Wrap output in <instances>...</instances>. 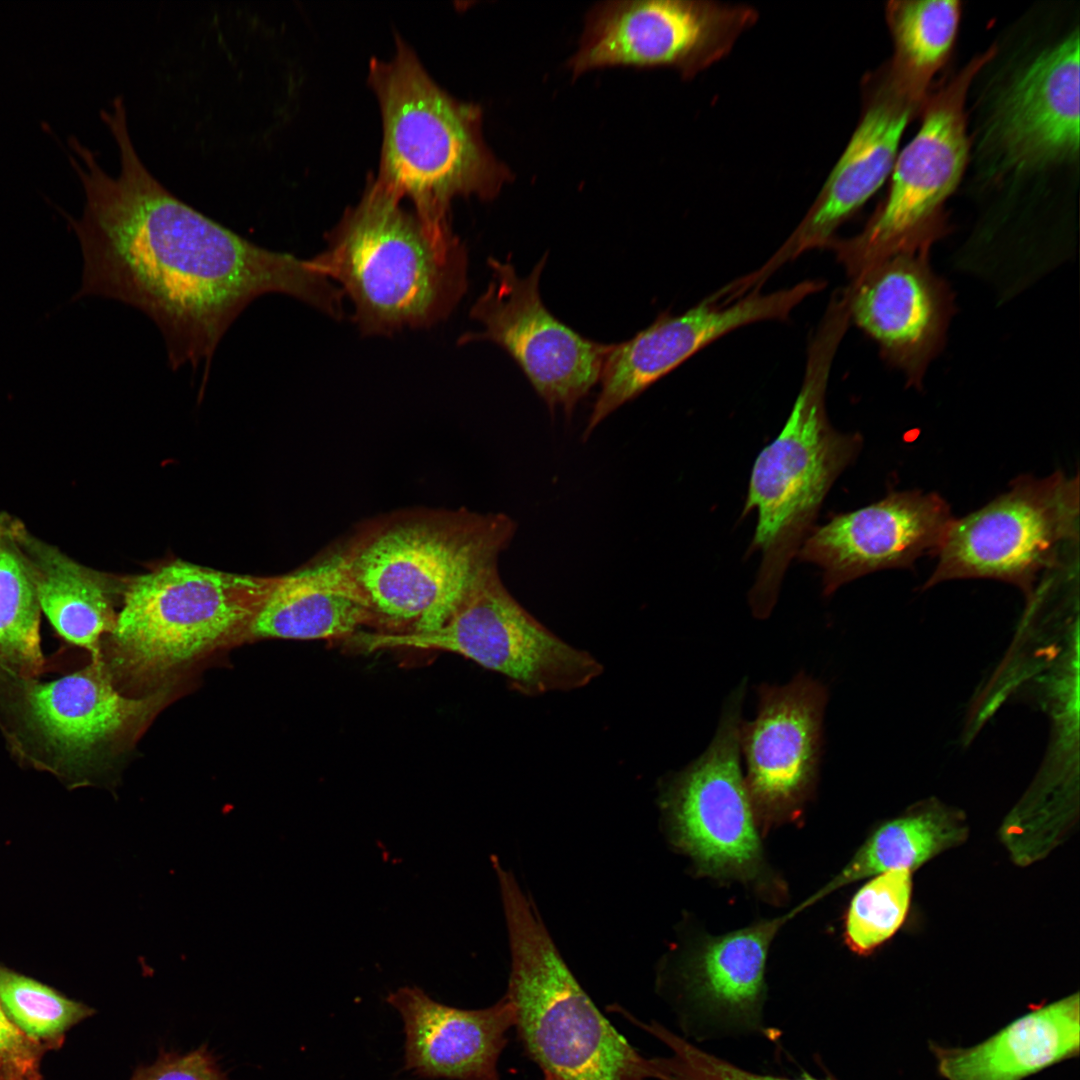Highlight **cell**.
<instances>
[{
  "label": "cell",
  "instance_id": "1",
  "mask_svg": "<svg viewBox=\"0 0 1080 1080\" xmlns=\"http://www.w3.org/2000/svg\"><path fill=\"white\" fill-rule=\"evenodd\" d=\"M101 119L120 155L116 176L74 135L65 152L85 203L80 217L56 207L79 242L83 269L73 301L103 297L133 306L160 330L170 368L202 365L255 299L280 293L339 319L343 294L311 264L261 247L167 190L148 171L116 97Z\"/></svg>",
  "mask_w": 1080,
  "mask_h": 1080
},
{
  "label": "cell",
  "instance_id": "2",
  "mask_svg": "<svg viewBox=\"0 0 1080 1080\" xmlns=\"http://www.w3.org/2000/svg\"><path fill=\"white\" fill-rule=\"evenodd\" d=\"M504 513L407 510L367 523L322 561L378 632L440 626L511 544Z\"/></svg>",
  "mask_w": 1080,
  "mask_h": 1080
},
{
  "label": "cell",
  "instance_id": "3",
  "mask_svg": "<svg viewBox=\"0 0 1080 1080\" xmlns=\"http://www.w3.org/2000/svg\"><path fill=\"white\" fill-rule=\"evenodd\" d=\"M376 179L310 262L353 304L362 334L390 335L446 319L468 287L467 250L429 227Z\"/></svg>",
  "mask_w": 1080,
  "mask_h": 1080
},
{
  "label": "cell",
  "instance_id": "4",
  "mask_svg": "<svg viewBox=\"0 0 1080 1080\" xmlns=\"http://www.w3.org/2000/svg\"><path fill=\"white\" fill-rule=\"evenodd\" d=\"M850 321L846 303L833 298L813 336L804 380L778 436L755 459L742 517L757 513L748 553L761 563L749 592L753 615L767 618L792 558L815 528L822 503L858 456L863 440L829 423L825 395L836 350Z\"/></svg>",
  "mask_w": 1080,
  "mask_h": 1080
},
{
  "label": "cell",
  "instance_id": "5",
  "mask_svg": "<svg viewBox=\"0 0 1080 1080\" xmlns=\"http://www.w3.org/2000/svg\"><path fill=\"white\" fill-rule=\"evenodd\" d=\"M396 44L392 59H373L369 69L383 122L376 180L407 197L429 227L448 232L453 198L492 200L513 174L483 138L481 108L449 95L401 38Z\"/></svg>",
  "mask_w": 1080,
  "mask_h": 1080
},
{
  "label": "cell",
  "instance_id": "6",
  "mask_svg": "<svg viewBox=\"0 0 1080 1080\" xmlns=\"http://www.w3.org/2000/svg\"><path fill=\"white\" fill-rule=\"evenodd\" d=\"M273 581L180 561L140 575L99 655L113 680L160 682L250 634Z\"/></svg>",
  "mask_w": 1080,
  "mask_h": 1080
},
{
  "label": "cell",
  "instance_id": "7",
  "mask_svg": "<svg viewBox=\"0 0 1080 1080\" xmlns=\"http://www.w3.org/2000/svg\"><path fill=\"white\" fill-rule=\"evenodd\" d=\"M498 877L512 954L506 996L527 1055L560 1080H652L650 1059L581 988L513 875Z\"/></svg>",
  "mask_w": 1080,
  "mask_h": 1080
},
{
  "label": "cell",
  "instance_id": "8",
  "mask_svg": "<svg viewBox=\"0 0 1080 1080\" xmlns=\"http://www.w3.org/2000/svg\"><path fill=\"white\" fill-rule=\"evenodd\" d=\"M167 693L122 695L100 655L83 669L50 682L0 677V729L14 757L70 787L135 736Z\"/></svg>",
  "mask_w": 1080,
  "mask_h": 1080
},
{
  "label": "cell",
  "instance_id": "9",
  "mask_svg": "<svg viewBox=\"0 0 1080 1080\" xmlns=\"http://www.w3.org/2000/svg\"><path fill=\"white\" fill-rule=\"evenodd\" d=\"M994 55L992 48L975 57L925 101L921 128L894 163L886 199L861 233L829 245L853 279L898 253L929 250L945 232L944 203L968 159L966 95Z\"/></svg>",
  "mask_w": 1080,
  "mask_h": 1080
},
{
  "label": "cell",
  "instance_id": "10",
  "mask_svg": "<svg viewBox=\"0 0 1080 1080\" xmlns=\"http://www.w3.org/2000/svg\"><path fill=\"white\" fill-rule=\"evenodd\" d=\"M353 640L366 651L414 648L458 654L505 676L529 696L590 683L602 666L589 653L555 636L508 591L498 569L481 578L445 621L425 632H364Z\"/></svg>",
  "mask_w": 1080,
  "mask_h": 1080
},
{
  "label": "cell",
  "instance_id": "11",
  "mask_svg": "<svg viewBox=\"0 0 1080 1080\" xmlns=\"http://www.w3.org/2000/svg\"><path fill=\"white\" fill-rule=\"evenodd\" d=\"M1079 480L1021 476L1010 489L954 519L923 589L955 579H995L1033 597L1041 572L1078 543Z\"/></svg>",
  "mask_w": 1080,
  "mask_h": 1080
},
{
  "label": "cell",
  "instance_id": "12",
  "mask_svg": "<svg viewBox=\"0 0 1080 1080\" xmlns=\"http://www.w3.org/2000/svg\"><path fill=\"white\" fill-rule=\"evenodd\" d=\"M744 4L697 0H619L586 14L573 77L612 67H668L691 79L722 60L757 21Z\"/></svg>",
  "mask_w": 1080,
  "mask_h": 1080
},
{
  "label": "cell",
  "instance_id": "13",
  "mask_svg": "<svg viewBox=\"0 0 1080 1080\" xmlns=\"http://www.w3.org/2000/svg\"><path fill=\"white\" fill-rule=\"evenodd\" d=\"M745 684L729 696L704 753L675 774L663 794L677 845L705 875L761 883L766 864L740 766Z\"/></svg>",
  "mask_w": 1080,
  "mask_h": 1080
},
{
  "label": "cell",
  "instance_id": "14",
  "mask_svg": "<svg viewBox=\"0 0 1080 1080\" xmlns=\"http://www.w3.org/2000/svg\"><path fill=\"white\" fill-rule=\"evenodd\" d=\"M545 254L529 275L519 277L508 257L488 258L492 279L477 298L470 316L480 332L460 343L489 341L504 349L523 371L553 415L560 408L570 418L600 381L614 344L590 340L556 318L543 303L539 283Z\"/></svg>",
  "mask_w": 1080,
  "mask_h": 1080
},
{
  "label": "cell",
  "instance_id": "15",
  "mask_svg": "<svg viewBox=\"0 0 1080 1080\" xmlns=\"http://www.w3.org/2000/svg\"><path fill=\"white\" fill-rule=\"evenodd\" d=\"M758 713L740 726L746 788L757 824L799 818L814 793L823 744L827 690L805 673L784 686L758 688Z\"/></svg>",
  "mask_w": 1080,
  "mask_h": 1080
},
{
  "label": "cell",
  "instance_id": "16",
  "mask_svg": "<svg viewBox=\"0 0 1080 1080\" xmlns=\"http://www.w3.org/2000/svg\"><path fill=\"white\" fill-rule=\"evenodd\" d=\"M823 286L807 280L769 294L754 291L731 302L710 296L680 315L660 314L631 339L613 345L583 440L610 414L714 340L753 322L784 319Z\"/></svg>",
  "mask_w": 1080,
  "mask_h": 1080
},
{
  "label": "cell",
  "instance_id": "17",
  "mask_svg": "<svg viewBox=\"0 0 1080 1080\" xmlns=\"http://www.w3.org/2000/svg\"><path fill=\"white\" fill-rule=\"evenodd\" d=\"M953 520L949 504L937 493L891 492L815 526L797 554L823 570L827 596L869 573L910 568L923 556L938 555Z\"/></svg>",
  "mask_w": 1080,
  "mask_h": 1080
},
{
  "label": "cell",
  "instance_id": "18",
  "mask_svg": "<svg viewBox=\"0 0 1080 1080\" xmlns=\"http://www.w3.org/2000/svg\"><path fill=\"white\" fill-rule=\"evenodd\" d=\"M928 249L901 252L871 267L844 291L850 320L883 356L918 385L943 344L948 290L928 264Z\"/></svg>",
  "mask_w": 1080,
  "mask_h": 1080
},
{
  "label": "cell",
  "instance_id": "19",
  "mask_svg": "<svg viewBox=\"0 0 1080 1080\" xmlns=\"http://www.w3.org/2000/svg\"><path fill=\"white\" fill-rule=\"evenodd\" d=\"M864 88L862 117L846 149L798 227L754 272L759 282L799 254L829 246L835 230L878 190L893 169L902 132L919 106L895 89L884 69L867 78Z\"/></svg>",
  "mask_w": 1080,
  "mask_h": 1080
},
{
  "label": "cell",
  "instance_id": "20",
  "mask_svg": "<svg viewBox=\"0 0 1080 1080\" xmlns=\"http://www.w3.org/2000/svg\"><path fill=\"white\" fill-rule=\"evenodd\" d=\"M990 138L1003 165L1026 172L1079 151V33L1037 56L998 104Z\"/></svg>",
  "mask_w": 1080,
  "mask_h": 1080
},
{
  "label": "cell",
  "instance_id": "21",
  "mask_svg": "<svg viewBox=\"0 0 1080 1080\" xmlns=\"http://www.w3.org/2000/svg\"><path fill=\"white\" fill-rule=\"evenodd\" d=\"M386 1002L404 1023V1070L424 1079L500 1080L498 1060L515 1023L506 995L490 1007L469 1010L403 986Z\"/></svg>",
  "mask_w": 1080,
  "mask_h": 1080
},
{
  "label": "cell",
  "instance_id": "22",
  "mask_svg": "<svg viewBox=\"0 0 1080 1080\" xmlns=\"http://www.w3.org/2000/svg\"><path fill=\"white\" fill-rule=\"evenodd\" d=\"M798 911L721 936L708 937L688 957L682 981L690 1003L721 1025L758 1028L765 996V966L770 944Z\"/></svg>",
  "mask_w": 1080,
  "mask_h": 1080
},
{
  "label": "cell",
  "instance_id": "23",
  "mask_svg": "<svg viewBox=\"0 0 1080 1080\" xmlns=\"http://www.w3.org/2000/svg\"><path fill=\"white\" fill-rule=\"evenodd\" d=\"M1079 1019L1075 993L1030 1011L974 1046L930 1043V1050L945 1080H1023L1078 1055Z\"/></svg>",
  "mask_w": 1080,
  "mask_h": 1080
},
{
  "label": "cell",
  "instance_id": "24",
  "mask_svg": "<svg viewBox=\"0 0 1080 1080\" xmlns=\"http://www.w3.org/2000/svg\"><path fill=\"white\" fill-rule=\"evenodd\" d=\"M367 626L373 627L369 614L321 560L274 577L250 634L257 638L327 640L351 638Z\"/></svg>",
  "mask_w": 1080,
  "mask_h": 1080
},
{
  "label": "cell",
  "instance_id": "25",
  "mask_svg": "<svg viewBox=\"0 0 1080 1080\" xmlns=\"http://www.w3.org/2000/svg\"><path fill=\"white\" fill-rule=\"evenodd\" d=\"M24 545L41 612L64 640L89 650L91 656L99 655L103 636L117 620L112 584L27 530Z\"/></svg>",
  "mask_w": 1080,
  "mask_h": 1080
},
{
  "label": "cell",
  "instance_id": "26",
  "mask_svg": "<svg viewBox=\"0 0 1080 1080\" xmlns=\"http://www.w3.org/2000/svg\"><path fill=\"white\" fill-rule=\"evenodd\" d=\"M965 816L938 800H926L881 825L848 864L821 890L802 903L806 908L854 881L893 870L921 866L967 838Z\"/></svg>",
  "mask_w": 1080,
  "mask_h": 1080
},
{
  "label": "cell",
  "instance_id": "27",
  "mask_svg": "<svg viewBox=\"0 0 1080 1080\" xmlns=\"http://www.w3.org/2000/svg\"><path fill=\"white\" fill-rule=\"evenodd\" d=\"M25 532L18 520L0 514V677L37 678L45 669L41 609Z\"/></svg>",
  "mask_w": 1080,
  "mask_h": 1080
},
{
  "label": "cell",
  "instance_id": "28",
  "mask_svg": "<svg viewBox=\"0 0 1080 1080\" xmlns=\"http://www.w3.org/2000/svg\"><path fill=\"white\" fill-rule=\"evenodd\" d=\"M961 3L955 0L889 1L886 19L894 42L885 72L895 89L918 106L955 42Z\"/></svg>",
  "mask_w": 1080,
  "mask_h": 1080
},
{
  "label": "cell",
  "instance_id": "29",
  "mask_svg": "<svg viewBox=\"0 0 1080 1080\" xmlns=\"http://www.w3.org/2000/svg\"><path fill=\"white\" fill-rule=\"evenodd\" d=\"M0 1006L11 1022L45 1051L60 1048L66 1032L95 1010L0 963Z\"/></svg>",
  "mask_w": 1080,
  "mask_h": 1080
},
{
  "label": "cell",
  "instance_id": "30",
  "mask_svg": "<svg viewBox=\"0 0 1080 1080\" xmlns=\"http://www.w3.org/2000/svg\"><path fill=\"white\" fill-rule=\"evenodd\" d=\"M873 877L851 899L844 922L845 942L859 955L870 954L891 938L910 905L911 871L893 870Z\"/></svg>",
  "mask_w": 1080,
  "mask_h": 1080
},
{
  "label": "cell",
  "instance_id": "31",
  "mask_svg": "<svg viewBox=\"0 0 1080 1080\" xmlns=\"http://www.w3.org/2000/svg\"><path fill=\"white\" fill-rule=\"evenodd\" d=\"M635 1023L663 1042L670 1051L666 1057L650 1059L652 1077L656 1080H837L832 1076L788 1079L755 1074L701 1050L659 1023Z\"/></svg>",
  "mask_w": 1080,
  "mask_h": 1080
},
{
  "label": "cell",
  "instance_id": "32",
  "mask_svg": "<svg viewBox=\"0 0 1080 1080\" xmlns=\"http://www.w3.org/2000/svg\"><path fill=\"white\" fill-rule=\"evenodd\" d=\"M130 1080H229L212 1051L203 1045L187 1053L161 1050L149 1065L139 1066Z\"/></svg>",
  "mask_w": 1080,
  "mask_h": 1080
},
{
  "label": "cell",
  "instance_id": "33",
  "mask_svg": "<svg viewBox=\"0 0 1080 1080\" xmlns=\"http://www.w3.org/2000/svg\"><path fill=\"white\" fill-rule=\"evenodd\" d=\"M45 1052L11 1022L0 1006V1080L41 1078L39 1067Z\"/></svg>",
  "mask_w": 1080,
  "mask_h": 1080
},
{
  "label": "cell",
  "instance_id": "34",
  "mask_svg": "<svg viewBox=\"0 0 1080 1080\" xmlns=\"http://www.w3.org/2000/svg\"><path fill=\"white\" fill-rule=\"evenodd\" d=\"M543 1075H544V1079H543V1080H560V1079H559V1078H557L556 1076H554V1075H552V1074H550V1073H547V1072H543Z\"/></svg>",
  "mask_w": 1080,
  "mask_h": 1080
},
{
  "label": "cell",
  "instance_id": "35",
  "mask_svg": "<svg viewBox=\"0 0 1080 1080\" xmlns=\"http://www.w3.org/2000/svg\"><path fill=\"white\" fill-rule=\"evenodd\" d=\"M35 1080H43V1078L41 1077V1078H39V1079H35Z\"/></svg>",
  "mask_w": 1080,
  "mask_h": 1080
}]
</instances>
